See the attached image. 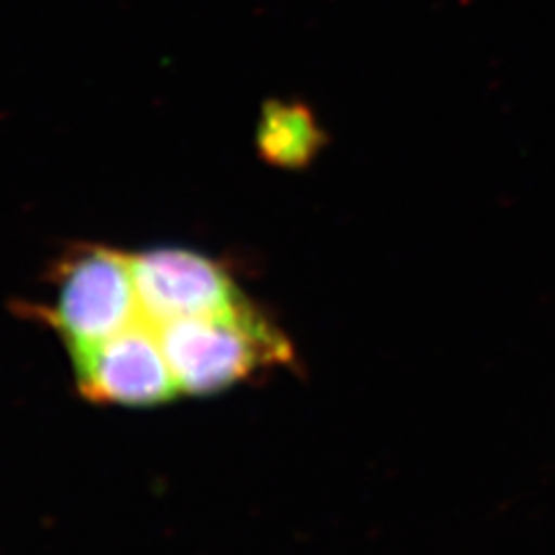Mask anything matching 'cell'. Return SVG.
I'll return each instance as SVG.
<instances>
[{
  "instance_id": "cell-1",
  "label": "cell",
  "mask_w": 555,
  "mask_h": 555,
  "mask_svg": "<svg viewBox=\"0 0 555 555\" xmlns=\"http://www.w3.org/2000/svg\"><path fill=\"white\" fill-rule=\"evenodd\" d=\"M157 330L179 391L194 396L217 393L291 358L288 341L247 300L227 313L181 319Z\"/></svg>"
},
{
  "instance_id": "cell-2",
  "label": "cell",
  "mask_w": 555,
  "mask_h": 555,
  "mask_svg": "<svg viewBox=\"0 0 555 555\" xmlns=\"http://www.w3.org/2000/svg\"><path fill=\"white\" fill-rule=\"evenodd\" d=\"M46 321L68 352L116 336L142 321L130 256L101 245H80L56 268V295Z\"/></svg>"
},
{
  "instance_id": "cell-3",
  "label": "cell",
  "mask_w": 555,
  "mask_h": 555,
  "mask_svg": "<svg viewBox=\"0 0 555 555\" xmlns=\"http://www.w3.org/2000/svg\"><path fill=\"white\" fill-rule=\"evenodd\" d=\"M80 391L91 401L157 405L179 393L159 330L139 321L116 336L70 350Z\"/></svg>"
},
{
  "instance_id": "cell-4",
  "label": "cell",
  "mask_w": 555,
  "mask_h": 555,
  "mask_svg": "<svg viewBox=\"0 0 555 555\" xmlns=\"http://www.w3.org/2000/svg\"><path fill=\"white\" fill-rule=\"evenodd\" d=\"M142 319L160 327L181 319L219 315L241 307L237 284L219 261L188 249H151L130 256Z\"/></svg>"
},
{
  "instance_id": "cell-5",
  "label": "cell",
  "mask_w": 555,
  "mask_h": 555,
  "mask_svg": "<svg viewBox=\"0 0 555 555\" xmlns=\"http://www.w3.org/2000/svg\"><path fill=\"white\" fill-rule=\"evenodd\" d=\"M256 139L259 155L284 169L305 167L323 144V134L311 112L284 101H270L263 107Z\"/></svg>"
}]
</instances>
